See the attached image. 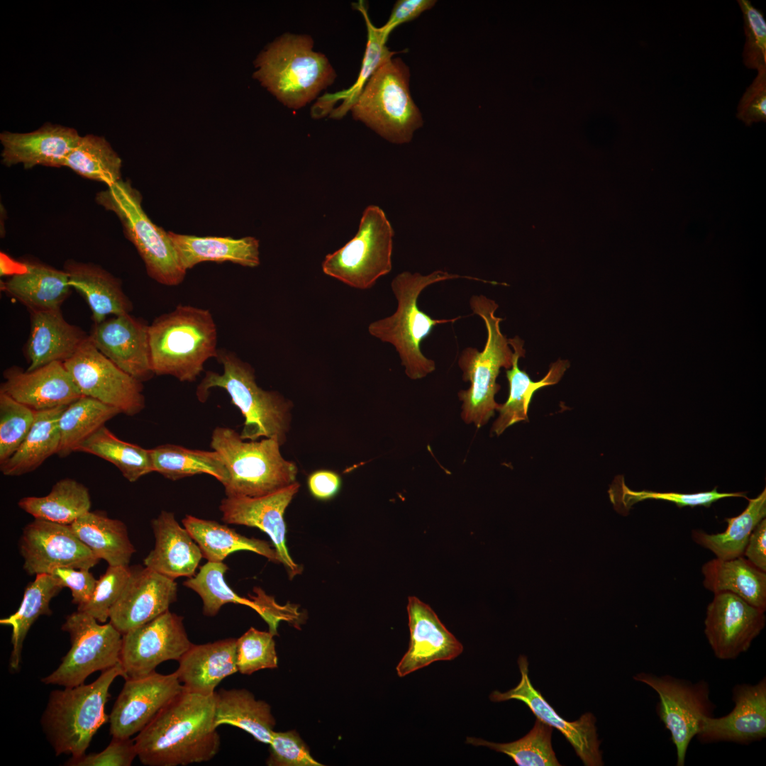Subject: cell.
Returning <instances> with one entry per match:
<instances>
[{
  "instance_id": "cell-31",
  "label": "cell",
  "mask_w": 766,
  "mask_h": 766,
  "mask_svg": "<svg viewBox=\"0 0 766 766\" xmlns=\"http://www.w3.org/2000/svg\"><path fill=\"white\" fill-rule=\"evenodd\" d=\"M72 289L86 301L94 323L111 316L130 313L133 306L121 281L101 266L68 260L64 265Z\"/></svg>"
},
{
  "instance_id": "cell-57",
  "label": "cell",
  "mask_w": 766,
  "mask_h": 766,
  "mask_svg": "<svg viewBox=\"0 0 766 766\" xmlns=\"http://www.w3.org/2000/svg\"><path fill=\"white\" fill-rule=\"evenodd\" d=\"M89 570L60 567L52 570L50 574L57 579L63 587L71 590L72 602L79 606L89 600L96 584L97 579Z\"/></svg>"
},
{
  "instance_id": "cell-22",
  "label": "cell",
  "mask_w": 766,
  "mask_h": 766,
  "mask_svg": "<svg viewBox=\"0 0 766 766\" xmlns=\"http://www.w3.org/2000/svg\"><path fill=\"white\" fill-rule=\"evenodd\" d=\"M177 596L174 579L146 567L131 569L121 596L111 609L110 623L123 635L169 610Z\"/></svg>"
},
{
  "instance_id": "cell-49",
  "label": "cell",
  "mask_w": 766,
  "mask_h": 766,
  "mask_svg": "<svg viewBox=\"0 0 766 766\" xmlns=\"http://www.w3.org/2000/svg\"><path fill=\"white\" fill-rule=\"evenodd\" d=\"M35 416V411L0 392V464L24 440Z\"/></svg>"
},
{
  "instance_id": "cell-1",
  "label": "cell",
  "mask_w": 766,
  "mask_h": 766,
  "mask_svg": "<svg viewBox=\"0 0 766 766\" xmlns=\"http://www.w3.org/2000/svg\"><path fill=\"white\" fill-rule=\"evenodd\" d=\"M215 705L214 694L184 689L133 740L141 763L185 766L212 760L221 747Z\"/></svg>"
},
{
  "instance_id": "cell-28",
  "label": "cell",
  "mask_w": 766,
  "mask_h": 766,
  "mask_svg": "<svg viewBox=\"0 0 766 766\" xmlns=\"http://www.w3.org/2000/svg\"><path fill=\"white\" fill-rule=\"evenodd\" d=\"M151 525L155 547L144 559L145 567L173 579L195 575L203 557L201 550L174 514L162 511Z\"/></svg>"
},
{
  "instance_id": "cell-38",
  "label": "cell",
  "mask_w": 766,
  "mask_h": 766,
  "mask_svg": "<svg viewBox=\"0 0 766 766\" xmlns=\"http://www.w3.org/2000/svg\"><path fill=\"white\" fill-rule=\"evenodd\" d=\"M65 406L35 411L34 422L24 440L9 459L0 464L4 475L17 477L33 472L49 457L57 454L60 445L59 418Z\"/></svg>"
},
{
  "instance_id": "cell-5",
  "label": "cell",
  "mask_w": 766,
  "mask_h": 766,
  "mask_svg": "<svg viewBox=\"0 0 766 766\" xmlns=\"http://www.w3.org/2000/svg\"><path fill=\"white\" fill-rule=\"evenodd\" d=\"M153 372L192 382L218 355L217 329L209 310L179 304L149 325Z\"/></svg>"
},
{
  "instance_id": "cell-54",
  "label": "cell",
  "mask_w": 766,
  "mask_h": 766,
  "mask_svg": "<svg viewBox=\"0 0 766 766\" xmlns=\"http://www.w3.org/2000/svg\"><path fill=\"white\" fill-rule=\"evenodd\" d=\"M270 766H322L311 755L309 749L295 731H273L270 743Z\"/></svg>"
},
{
  "instance_id": "cell-24",
  "label": "cell",
  "mask_w": 766,
  "mask_h": 766,
  "mask_svg": "<svg viewBox=\"0 0 766 766\" xmlns=\"http://www.w3.org/2000/svg\"><path fill=\"white\" fill-rule=\"evenodd\" d=\"M407 613L410 643L396 667L399 677H405L436 661L453 660L462 653L461 643L428 604L416 596H409Z\"/></svg>"
},
{
  "instance_id": "cell-56",
  "label": "cell",
  "mask_w": 766,
  "mask_h": 766,
  "mask_svg": "<svg viewBox=\"0 0 766 766\" xmlns=\"http://www.w3.org/2000/svg\"><path fill=\"white\" fill-rule=\"evenodd\" d=\"M736 116L747 126L766 121V69L757 71V77L746 89Z\"/></svg>"
},
{
  "instance_id": "cell-43",
  "label": "cell",
  "mask_w": 766,
  "mask_h": 766,
  "mask_svg": "<svg viewBox=\"0 0 766 766\" xmlns=\"http://www.w3.org/2000/svg\"><path fill=\"white\" fill-rule=\"evenodd\" d=\"M116 408L95 399L81 396L65 406L59 418L60 445L57 455L65 457L114 416Z\"/></svg>"
},
{
  "instance_id": "cell-48",
  "label": "cell",
  "mask_w": 766,
  "mask_h": 766,
  "mask_svg": "<svg viewBox=\"0 0 766 766\" xmlns=\"http://www.w3.org/2000/svg\"><path fill=\"white\" fill-rule=\"evenodd\" d=\"M611 502L620 510L628 511L635 503L646 499L663 500L675 503L678 507L710 506L716 501L728 497H744L743 492H719L717 487L708 492L686 494L679 492H658L650 490L633 491L624 483L618 482L614 484L609 490Z\"/></svg>"
},
{
  "instance_id": "cell-8",
  "label": "cell",
  "mask_w": 766,
  "mask_h": 766,
  "mask_svg": "<svg viewBox=\"0 0 766 766\" xmlns=\"http://www.w3.org/2000/svg\"><path fill=\"white\" fill-rule=\"evenodd\" d=\"M409 79V68L400 58L386 60L346 112L350 111L354 119L391 143H409L423 122L410 93Z\"/></svg>"
},
{
  "instance_id": "cell-40",
  "label": "cell",
  "mask_w": 766,
  "mask_h": 766,
  "mask_svg": "<svg viewBox=\"0 0 766 766\" xmlns=\"http://www.w3.org/2000/svg\"><path fill=\"white\" fill-rule=\"evenodd\" d=\"M18 505L35 518L70 525L89 511L91 497L83 484L65 478L57 482L48 494L22 498Z\"/></svg>"
},
{
  "instance_id": "cell-4",
  "label": "cell",
  "mask_w": 766,
  "mask_h": 766,
  "mask_svg": "<svg viewBox=\"0 0 766 766\" xmlns=\"http://www.w3.org/2000/svg\"><path fill=\"white\" fill-rule=\"evenodd\" d=\"M308 35L284 33L260 52L254 77L278 101L297 110L333 84L336 73L326 56L313 50Z\"/></svg>"
},
{
  "instance_id": "cell-16",
  "label": "cell",
  "mask_w": 766,
  "mask_h": 766,
  "mask_svg": "<svg viewBox=\"0 0 766 766\" xmlns=\"http://www.w3.org/2000/svg\"><path fill=\"white\" fill-rule=\"evenodd\" d=\"M19 552L23 567L30 575L50 574L60 567L89 570L100 560L70 525L38 518L23 528Z\"/></svg>"
},
{
  "instance_id": "cell-19",
  "label": "cell",
  "mask_w": 766,
  "mask_h": 766,
  "mask_svg": "<svg viewBox=\"0 0 766 766\" xmlns=\"http://www.w3.org/2000/svg\"><path fill=\"white\" fill-rule=\"evenodd\" d=\"M299 488L296 481L264 496H226L219 506L224 523L255 527L270 536L290 578L300 574L301 567L294 562L287 548L284 515Z\"/></svg>"
},
{
  "instance_id": "cell-7",
  "label": "cell",
  "mask_w": 766,
  "mask_h": 766,
  "mask_svg": "<svg viewBox=\"0 0 766 766\" xmlns=\"http://www.w3.org/2000/svg\"><path fill=\"white\" fill-rule=\"evenodd\" d=\"M470 305L473 313L484 321L487 337L482 351L468 347L459 357L462 379L470 382V386L460 391L458 397L462 401L461 418L464 422L473 423L480 428L494 416L500 405L494 399L501 388L496 380L501 367H511L514 352L509 339L500 329V323L504 319L495 315L499 305L484 295H473Z\"/></svg>"
},
{
  "instance_id": "cell-34",
  "label": "cell",
  "mask_w": 766,
  "mask_h": 766,
  "mask_svg": "<svg viewBox=\"0 0 766 766\" xmlns=\"http://www.w3.org/2000/svg\"><path fill=\"white\" fill-rule=\"evenodd\" d=\"M704 587L717 594L730 592L753 606L766 610V572L743 556L733 559H712L701 567Z\"/></svg>"
},
{
  "instance_id": "cell-12",
  "label": "cell",
  "mask_w": 766,
  "mask_h": 766,
  "mask_svg": "<svg viewBox=\"0 0 766 766\" xmlns=\"http://www.w3.org/2000/svg\"><path fill=\"white\" fill-rule=\"evenodd\" d=\"M62 630L68 633L71 647L58 667L41 679L45 684L76 687L92 673L120 662L123 635L111 623L99 624L77 611L66 616Z\"/></svg>"
},
{
  "instance_id": "cell-35",
  "label": "cell",
  "mask_w": 766,
  "mask_h": 766,
  "mask_svg": "<svg viewBox=\"0 0 766 766\" xmlns=\"http://www.w3.org/2000/svg\"><path fill=\"white\" fill-rule=\"evenodd\" d=\"M216 728L221 725L238 727L256 740L270 744L275 726L270 706L245 689H221L215 692Z\"/></svg>"
},
{
  "instance_id": "cell-60",
  "label": "cell",
  "mask_w": 766,
  "mask_h": 766,
  "mask_svg": "<svg viewBox=\"0 0 766 766\" xmlns=\"http://www.w3.org/2000/svg\"><path fill=\"white\" fill-rule=\"evenodd\" d=\"M743 557L758 569L766 572L765 518L753 531L745 546Z\"/></svg>"
},
{
  "instance_id": "cell-23",
  "label": "cell",
  "mask_w": 766,
  "mask_h": 766,
  "mask_svg": "<svg viewBox=\"0 0 766 766\" xmlns=\"http://www.w3.org/2000/svg\"><path fill=\"white\" fill-rule=\"evenodd\" d=\"M734 706L727 715L706 716L696 735L701 743L750 744L766 736V679L740 684L732 690Z\"/></svg>"
},
{
  "instance_id": "cell-20",
  "label": "cell",
  "mask_w": 766,
  "mask_h": 766,
  "mask_svg": "<svg viewBox=\"0 0 766 766\" xmlns=\"http://www.w3.org/2000/svg\"><path fill=\"white\" fill-rule=\"evenodd\" d=\"M521 680L514 688L506 692L495 690L489 695L494 702L516 699L526 704L537 718L556 728L570 743L586 766L604 765L600 741L598 739L596 718L585 713L574 721H569L558 715L555 709L532 685L528 676V662L524 655L518 660Z\"/></svg>"
},
{
  "instance_id": "cell-6",
  "label": "cell",
  "mask_w": 766,
  "mask_h": 766,
  "mask_svg": "<svg viewBox=\"0 0 766 766\" xmlns=\"http://www.w3.org/2000/svg\"><path fill=\"white\" fill-rule=\"evenodd\" d=\"M118 676L126 678L120 662L101 671L90 684L50 692L40 723L56 755L85 754L96 731L109 721L105 706L109 688Z\"/></svg>"
},
{
  "instance_id": "cell-13",
  "label": "cell",
  "mask_w": 766,
  "mask_h": 766,
  "mask_svg": "<svg viewBox=\"0 0 766 766\" xmlns=\"http://www.w3.org/2000/svg\"><path fill=\"white\" fill-rule=\"evenodd\" d=\"M634 679L650 687L658 695L657 712L676 748L677 765L684 766L688 747L698 734L702 720L711 716L715 706L706 682L696 683L670 675L641 672Z\"/></svg>"
},
{
  "instance_id": "cell-9",
  "label": "cell",
  "mask_w": 766,
  "mask_h": 766,
  "mask_svg": "<svg viewBox=\"0 0 766 766\" xmlns=\"http://www.w3.org/2000/svg\"><path fill=\"white\" fill-rule=\"evenodd\" d=\"M235 430L217 426L211 447L223 458L228 477L223 485L226 496H260L295 482L296 465L284 459L275 438L245 441Z\"/></svg>"
},
{
  "instance_id": "cell-50",
  "label": "cell",
  "mask_w": 766,
  "mask_h": 766,
  "mask_svg": "<svg viewBox=\"0 0 766 766\" xmlns=\"http://www.w3.org/2000/svg\"><path fill=\"white\" fill-rule=\"evenodd\" d=\"M274 635L251 627L236 639V656L238 672L251 675L260 670L277 667Z\"/></svg>"
},
{
  "instance_id": "cell-53",
  "label": "cell",
  "mask_w": 766,
  "mask_h": 766,
  "mask_svg": "<svg viewBox=\"0 0 766 766\" xmlns=\"http://www.w3.org/2000/svg\"><path fill=\"white\" fill-rule=\"evenodd\" d=\"M743 12L745 43L743 62L750 69H766V21L763 13L748 0H738Z\"/></svg>"
},
{
  "instance_id": "cell-26",
  "label": "cell",
  "mask_w": 766,
  "mask_h": 766,
  "mask_svg": "<svg viewBox=\"0 0 766 766\" xmlns=\"http://www.w3.org/2000/svg\"><path fill=\"white\" fill-rule=\"evenodd\" d=\"M80 138L74 128L50 123L29 133L4 131L1 162L7 167L22 164L26 170L37 165L62 167Z\"/></svg>"
},
{
  "instance_id": "cell-21",
  "label": "cell",
  "mask_w": 766,
  "mask_h": 766,
  "mask_svg": "<svg viewBox=\"0 0 766 766\" xmlns=\"http://www.w3.org/2000/svg\"><path fill=\"white\" fill-rule=\"evenodd\" d=\"M89 337L94 345L121 370L143 382L152 378L149 325L130 313L94 323Z\"/></svg>"
},
{
  "instance_id": "cell-58",
  "label": "cell",
  "mask_w": 766,
  "mask_h": 766,
  "mask_svg": "<svg viewBox=\"0 0 766 766\" xmlns=\"http://www.w3.org/2000/svg\"><path fill=\"white\" fill-rule=\"evenodd\" d=\"M435 3V0H399L394 5L387 22L379 28L388 37L394 28L417 18Z\"/></svg>"
},
{
  "instance_id": "cell-17",
  "label": "cell",
  "mask_w": 766,
  "mask_h": 766,
  "mask_svg": "<svg viewBox=\"0 0 766 766\" xmlns=\"http://www.w3.org/2000/svg\"><path fill=\"white\" fill-rule=\"evenodd\" d=\"M184 689L175 672L126 679L109 715L110 734L130 738L138 733Z\"/></svg>"
},
{
  "instance_id": "cell-30",
  "label": "cell",
  "mask_w": 766,
  "mask_h": 766,
  "mask_svg": "<svg viewBox=\"0 0 766 766\" xmlns=\"http://www.w3.org/2000/svg\"><path fill=\"white\" fill-rule=\"evenodd\" d=\"M21 265L23 270L3 282L4 292L29 311L60 309L72 289L67 273L34 260H24Z\"/></svg>"
},
{
  "instance_id": "cell-3",
  "label": "cell",
  "mask_w": 766,
  "mask_h": 766,
  "mask_svg": "<svg viewBox=\"0 0 766 766\" xmlns=\"http://www.w3.org/2000/svg\"><path fill=\"white\" fill-rule=\"evenodd\" d=\"M216 359L223 372H206L196 390L198 400L205 402L213 388L224 389L244 416L242 439L275 438L282 445L290 430L293 403L278 392L259 387L252 367L235 353L218 350Z\"/></svg>"
},
{
  "instance_id": "cell-41",
  "label": "cell",
  "mask_w": 766,
  "mask_h": 766,
  "mask_svg": "<svg viewBox=\"0 0 766 766\" xmlns=\"http://www.w3.org/2000/svg\"><path fill=\"white\" fill-rule=\"evenodd\" d=\"M150 454L154 472L171 480L206 474L223 485L228 477L222 457L213 450L207 451L164 444L151 448Z\"/></svg>"
},
{
  "instance_id": "cell-37",
  "label": "cell",
  "mask_w": 766,
  "mask_h": 766,
  "mask_svg": "<svg viewBox=\"0 0 766 766\" xmlns=\"http://www.w3.org/2000/svg\"><path fill=\"white\" fill-rule=\"evenodd\" d=\"M78 538L111 566H128L135 552L125 523L100 511H89L70 525Z\"/></svg>"
},
{
  "instance_id": "cell-29",
  "label": "cell",
  "mask_w": 766,
  "mask_h": 766,
  "mask_svg": "<svg viewBox=\"0 0 766 766\" xmlns=\"http://www.w3.org/2000/svg\"><path fill=\"white\" fill-rule=\"evenodd\" d=\"M178 662L175 672L185 690L212 695L223 679L238 672L236 639L192 644Z\"/></svg>"
},
{
  "instance_id": "cell-46",
  "label": "cell",
  "mask_w": 766,
  "mask_h": 766,
  "mask_svg": "<svg viewBox=\"0 0 766 766\" xmlns=\"http://www.w3.org/2000/svg\"><path fill=\"white\" fill-rule=\"evenodd\" d=\"M553 728L536 718L532 729L521 738L506 743L467 737L466 743L484 746L511 757L518 766H559L552 746Z\"/></svg>"
},
{
  "instance_id": "cell-44",
  "label": "cell",
  "mask_w": 766,
  "mask_h": 766,
  "mask_svg": "<svg viewBox=\"0 0 766 766\" xmlns=\"http://www.w3.org/2000/svg\"><path fill=\"white\" fill-rule=\"evenodd\" d=\"M76 452L91 454L109 462L130 482L154 472L150 449L119 439L105 426L82 443Z\"/></svg>"
},
{
  "instance_id": "cell-27",
  "label": "cell",
  "mask_w": 766,
  "mask_h": 766,
  "mask_svg": "<svg viewBox=\"0 0 766 766\" xmlns=\"http://www.w3.org/2000/svg\"><path fill=\"white\" fill-rule=\"evenodd\" d=\"M30 333L23 353L30 371L72 357L89 338L82 328L67 322L61 309L31 311Z\"/></svg>"
},
{
  "instance_id": "cell-55",
  "label": "cell",
  "mask_w": 766,
  "mask_h": 766,
  "mask_svg": "<svg viewBox=\"0 0 766 766\" xmlns=\"http://www.w3.org/2000/svg\"><path fill=\"white\" fill-rule=\"evenodd\" d=\"M138 754L134 740L112 737L111 743L102 751L71 757L65 765L130 766Z\"/></svg>"
},
{
  "instance_id": "cell-2",
  "label": "cell",
  "mask_w": 766,
  "mask_h": 766,
  "mask_svg": "<svg viewBox=\"0 0 766 766\" xmlns=\"http://www.w3.org/2000/svg\"><path fill=\"white\" fill-rule=\"evenodd\" d=\"M458 278L488 282L477 277L460 276L443 270H436L427 275L407 271L399 274L391 283L397 301L396 310L392 316L374 321L368 326L371 335L394 345L405 367L406 374L411 379L423 378L435 369V362L422 353L421 342L435 326L454 323L460 318V316L432 318L420 310L418 298L424 289L433 284Z\"/></svg>"
},
{
  "instance_id": "cell-11",
  "label": "cell",
  "mask_w": 766,
  "mask_h": 766,
  "mask_svg": "<svg viewBox=\"0 0 766 766\" xmlns=\"http://www.w3.org/2000/svg\"><path fill=\"white\" fill-rule=\"evenodd\" d=\"M393 236V228L383 210L376 205L367 206L356 235L325 257L323 273L355 289L372 287L379 277L392 270Z\"/></svg>"
},
{
  "instance_id": "cell-18",
  "label": "cell",
  "mask_w": 766,
  "mask_h": 766,
  "mask_svg": "<svg viewBox=\"0 0 766 766\" xmlns=\"http://www.w3.org/2000/svg\"><path fill=\"white\" fill-rule=\"evenodd\" d=\"M765 623L764 611L736 594L720 592L706 608L704 633L717 658L734 660L750 648Z\"/></svg>"
},
{
  "instance_id": "cell-15",
  "label": "cell",
  "mask_w": 766,
  "mask_h": 766,
  "mask_svg": "<svg viewBox=\"0 0 766 766\" xmlns=\"http://www.w3.org/2000/svg\"><path fill=\"white\" fill-rule=\"evenodd\" d=\"M192 644L183 617L167 610L123 634L120 663L126 679L146 676L162 662L179 661Z\"/></svg>"
},
{
  "instance_id": "cell-14",
  "label": "cell",
  "mask_w": 766,
  "mask_h": 766,
  "mask_svg": "<svg viewBox=\"0 0 766 766\" xmlns=\"http://www.w3.org/2000/svg\"><path fill=\"white\" fill-rule=\"evenodd\" d=\"M63 363L82 396L95 399L127 416H135L145 409L143 382L104 356L89 337Z\"/></svg>"
},
{
  "instance_id": "cell-45",
  "label": "cell",
  "mask_w": 766,
  "mask_h": 766,
  "mask_svg": "<svg viewBox=\"0 0 766 766\" xmlns=\"http://www.w3.org/2000/svg\"><path fill=\"white\" fill-rule=\"evenodd\" d=\"M64 167L107 187L121 179L122 160L102 136L87 134L67 156Z\"/></svg>"
},
{
  "instance_id": "cell-59",
  "label": "cell",
  "mask_w": 766,
  "mask_h": 766,
  "mask_svg": "<svg viewBox=\"0 0 766 766\" xmlns=\"http://www.w3.org/2000/svg\"><path fill=\"white\" fill-rule=\"evenodd\" d=\"M340 483V476L331 470L316 471L308 479L311 494L320 500L333 497L339 491Z\"/></svg>"
},
{
  "instance_id": "cell-10",
  "label": "cell",
  "mask_w": 766,
  "mask_h": 766,
  "mask_svg": "<svg viewBox=\"0 0 766 766\" xmlns=\"http://www.w3.org/2000/svg\"><path fill=\"white\" fill-rule=\"evenodd\" d=\"M96 202L113 212L121 221L126 237L135 247L148 274L157 282L176 286L187 271L179 261L168 232L157 226L142 207L140 192L128 181L119 180L96 196Z\"/></svg>"
},
{
  "instance_id": "cell-39",
  "label": "cell",
  "mask_w": 766,
  "mask_h": 766,
  "mask_svg": "<svg viewBox=\"0 0 766 766\" xmlns=\"http://www.w3.org/2000/svg\"><path fill=\"white\" fill-rule=\"evenodd\" d=\"M63 588L61 583L50 574L35 575L34 581L27 585L18 609L0 620L1 625L12 628L13 648L9 665L13 670L19 668L23 642L29 629L40 616L52 614L50 601Z\"/></svg>"
},
{
  "instance_id": "cell-25",
  "label": "cell",
  "mask_w": 766,
  "mask_h": 766,
  "mask_svg": "<svg viewBox=\"0 0 766 766\" xmlns=\"http://www.w3.org/2000/svg\"><path fill=\"white\" fill-rule=\"evenodd\" d=\"M0 392L35 411L65 406L82 394L62 362H53L35 370L17 366L6 369Z\"/></svg>"
},
{
  "instance_id": "cell-42",
  "label": "cell",
  "mask_w": 766,
  "mask_h": 766,
  "mask_svg": "<svg viewBox=\"0 0 766 766\" xmlns=\"http://www.w3.org/2000/svg\"><path fill=\"white\" fill-rule=\"evenodd\" d=\"M748 499V504L741 514L725 518L727 528L723 533L709 534L694 530L693 540L711 551L716 558L729 560L743 556L753 531L766 516V489L755 498Z\"/></svg>"
},
{
  "instance_id": "cell-47",
  "label": "cell",
  "mask_w": 766,
  "mask_h": 766,
  "mask_svg": "<svg viewBox=\"0 0 766 766\" xmlns=\"http://www.w3.org/2000/svg\"><path fill=\"white\" fill-rule=\"evenodd\" d=\"M228 570L223 562H207L183 584L199 595L203 614L206 616H215L223 605L229 603L249 606L258 612L259 606L254 599L240 596L227 584L224 575Z\"/></svg>"
},
{
  "instance_id": "cell-36",
  "label": "cell",
  "mask_w": 766,
  "mask_h": 766,
  "mask_svg": "<svg viewBox=\"0 0 766 766\" xmlns=\"http://www.w3.org/2000/svg\"><path fill=\"white\" fill-rule=\"evenodd\" d=\"M183 526L200 548L208 562H223L226 557L239 550H248L262 555L275 563H282L274 548L262 540L248 538L226 525L215 521L187 515Z\"/></svg>"
},
{
  "instance_id": "cell-51",
  "label": "cell",
  "mask_w": 766,
  "mask_h": 766,
  "mask_svg": "<svg viewBox=\"0 0 766 766\" xmlns=\"http://www.w3.org/2000/svg\"><path fill=\"white\" fill-rule=\"evenodd\" d=\"M360 6H357L361 13H362L367 29V41L366 45L365 52L362 60V63L360 69V72L358 78L355 84L349 90L345 91L343 94H338L340 98L345 99L344 103L336 111V115L340 117L345 114L347 108L349 104L353 101V99L357 96L360 91L362 90L366 82L374 73V72L380 66V65L386 60L392 57L395 54L394 52L390 51L386 45V42L388 37L380 30L379 28H377L371 23L370 19L367 15L365 8L362 4H360Z\"/></svg>"
},
{
  "instance_id": "cell-52",
  "label": "cell",
  "mask_w": 766,
  "mask_h": 766,
  "mask_svg": "<svg viewBox=\"0 0 766 766\" xmlns=\"http://www.w3.org/2000/svg\"><path fill=\"white\" fill-rule=\"evenodd\" d=\"M131 574V569L128 566L109 565L106 572L97 579L89 600L77 606V611L90 615L100 623H105L109 618L111 609L121 596Z\"/></svg>"
},
{
  "instance_id": "cell-32",
  "label": "cell",
  "mask_w": 766,
  "mask_h": 766,
  "mask_svg": "<svg viewBox=\"0 0 766 766\" xmlns=\"http://www.w3.org/2000/svg\"><path fill=\"white\" fill-rule=\"evenodd\" d=\"M509 342L514 350L512 366L506 371L509 394L506 401L500 404L496 410L499 416L492 428L496 435H500L516 423L528 421V411L533 394L543 387L557 384L570 367L568 360L559 359L550 365L543 379L533 381L518 367L519 358L525 355L523 341L518 336H515L509 339Z\"/></svg>"
},
{
  "instance_id": "cell-33",
  "label": "cell",
  "mask_w": 766,
  "mask_h": 766,
  "mask_svg": "<svg viewBox=\"0 0 766 766\" xmlns=\"http://www.w3.org/2000/svg\"><path fill=\"white\" fill-rule=\"evenodd\" d=\"M183 268L203 262H231L248 267L260 265V243L254 237H199L168 232Z\"/></svg>"
}]
</instances>
